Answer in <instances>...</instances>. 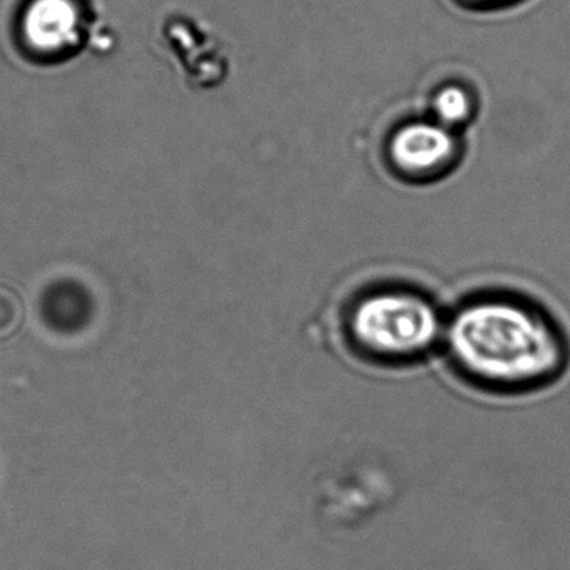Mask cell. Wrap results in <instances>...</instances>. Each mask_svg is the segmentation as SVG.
Wrapping results in <instances>:
<instances>
[{
    "instance_id": "7a4b0ae2",
    "label": "cell",
    "mask_w": 570,
    "mask_h": 570,
    "mask_svg": "<svg viewBox=\"0 0 570 570\" xmlns=\"http://www.w3.org/2000/svg\"><path fill=\"white\" fill-rule=\"evenodd\" d=\"M346 332L370 358L412 362L439 342L442 320L425 295L393 286L360 296L346 315Z\"/></svg>"
},
{
    "instance_id": "6da1fadb",
    "label": "cell",
    "mask_w": 570,
    "mask_h": 570,
    "mask_svg": "<svg viewBox=\"0 0 570 570\" xmlns=\"http://www.w3.org/2000/svg\"><path fill=\"white\" fill-rule=\"evenodd\" d=\"M446 346L460 372L495 390L543 385L566 362L556 325L529 303L503 296L462 306L446 326Z\"/></svg>"
},
{
    "instance_id": "5b68a950",
    "label": "cell",
    "mask_w": 570,
    "mask_h": 570,
    "mask_svg": "<svg viewBox=\"0 0 570 570\" xmlns=\"http://www.w3.org/2000/svg\"><path fill=\"white\" fill-rule=\"evenodd\" d=\"M433 121L445 126L450 131L465 126L475 115V98L469 89L460 85H446L435 92L432 99Z\"/></svg>"
},
{
    "instance_id": "277c9868",
    "label": "cell",
    "mask_w": 570,
    "mask_h": 570,
    "mask_svg": "<svg viewBox=\"0 0 570 570\" xmlns=\"http://www.w3.org/2000/svg\"><path fill=\"white\" fill-rule=\"evenodd\" d=\"M26 35L45 51L72 48L81 35L78 9L71 0H35L26 16Z\"/></svg>"
},
{
    "instance_id": "8992f818",
    "label": "cell",
    "mask_w": 570,
    "mask_h": 570,
    "mask_svg": "<svg viewBox=\"0 0 570 570\" xmlns=\"http://www.w3.org/2000/svg\"><path fill=\"white\" fill-rule=\"evenodd\" d=\"M24 323V305L11 286L0 283V342L11 338Z\"/></svg>"
},
{
    "instance_id": "3957f363",
    "label": "cell",
    "mask_w": 570,
    "mask_h": 570,
    "mask_svg": "<svg viewBox=\"0 0 570 570\" xmlns=\"http://www.w3.org/2000/svg\"><path fill=\"white\" fill-rule=\"evenodd\" d=\"M462 146L455 131L436 121L400 126L386 145V158L396 175L410 181H432L452 171Z\"/></svg>"
},
{
    "instance_id": "52a82bcc",
    "label": "cell",
    "mask_w": 570,
    "mask_h": 570,
    "mask_svg": "<svg viewBox=\"0 0 570 570\" xmlns=\"http://www.w3.org/2000/svg\"><path fill=\"white\" fill-rule=\"evenodd\" d=\"M472 8H495V6L509 4L512 0H462Z\"/></svg>"
}]
</instances>
